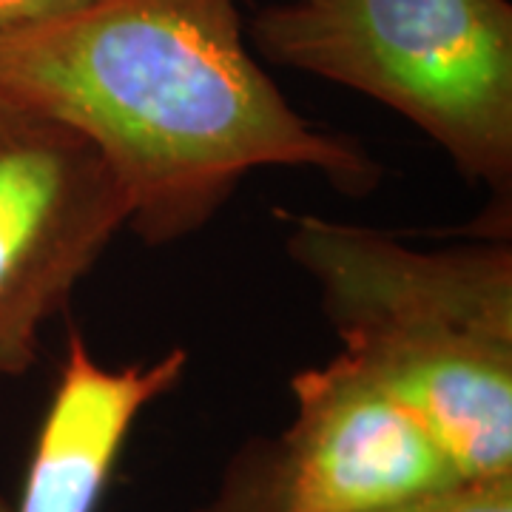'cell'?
<instances>
[{
	"label": "cell",
	"instance_id": "obj_1",
	"mask_svg": "<svg viewBox=\"0 0 512 512\" xmlns=\"http://www.w3.org/2000/svg\"><path fill=\"white\" fill-rule=\"evenodd\" d=\"M0 94L74 128L126 188L151 248L194 237L262 168L367 197L384 168L293 109L248 43L242 0H92L0 32Z\"/></svg>",
	"mask_w": 512,
	"mask_h": 512
},
{
	"label": "cell",
	"instance_id": "obj_4",
	"mask_svg": "<svg viewBox=\"0 0 512 512\" xmlns=\"http://www.w3.org/2000/svg\"><path fill=\"white\" fill-rule=\"evenodd\" d=\"M291 421L245 441L191 512H393L458 484L402 404L345 353L291 376Z\"/></svg>",
	"mask_w": 512,
	"mask_h": 512
},
{
	"label": "cell",
	"instance_id": "obj_9",
	"mask_svg": "<svg viewBox=\"0 0 512 512\" xmlns=\"http://www.w3.org/2000/svg\"><path fill=\"white\" fill-rule=\"evenodd\" d=\"M0 512H12V504L3 498V493H0Z\"/></svg>",
	"mask_w": 512,
	"mask_h": 512
},
{
	"label": "cell",
	"instance_id": "obj_7",
	"mask_svg": "<svg viewBox=\"0 0 512 512\" xmlns=\"http://www.w3.org/2000/svg\"><path fill=\"white\" fill-rule=\"evenodd\" d=\"M393 512H512V476L490 481H458L436 495Z\"/></svg>",
	"mask_w": 512,
	"mask_h": 512
},
{
	"label": "cell",
	"instance_id": "obj_5",
	"mask_svg": "<svg viewBox=\"0 0 512 512\" xmlns=\"http://www.w3.org/2000/svg\"><path fill=\"white\" fill-rule=\"evenodd\" d=\"M128 217L126 188L83 134L0 94V384L35 367L46 325Z\"/></svg>",
	"mask_w": 512,
	"mask_h": 512
},
{
	"label": "cell",
	"instance_id": "obj_3",
	"mask_svg": "<svg viewBox=\"0 0 512 512\" xmlns=\"http://www.w3.org/2000/svg\"><path fill=\"white\" fill-rule=\"evenodd\" d=\"M254 55L410 120L495 205L512 194L510 0H279L245 23Z\"/></svg>",
	"mask_w": 512,
	"mask_h": 512
},
{
	"label": "cell",
	"instance_id": "obj_6",
	"mask_svg": "<svg viewBox=\"0 0 512 512\" xmlns=\"http://www.w3.org/2000/svg\"><path fill=\"white\" fill-rule=\"evenodd\" d=\"M188 362V350L171 348L148 365L106 367L72 328L12 512H97L128 433L183 382Z\"/></svg>",
	"mask_w": 512,
	"mask_h": 512
},
{
	"label": "cell",
	"instance_id": "obj_8",
	"mask_svg": "<svg viewBox=\"0 0 512 512\" xmlns=\"http://www.w3.org/2000/svg\"><path fill=\"white\" fill-rule=\"evenodd\" d=\"M92 0H0V32L60 18Z\"/></svg>",
	"mask_w": 512,
	"mask_h": 512
},
{
	"label": "cell",
	"instance_id": "obj_2",
	"mask_svg": "<svg viewBox=\"0 0 512 512\" xmlns=\"http://www.w3.org/2000/svg\"><path fill=\"white\" fill-rule=\"evenodd\" d=\"M279 217L339 353L419 421L461 481L512 476L510 237L424 251L356 222Z\"/></svg>",
	"mask_w": 512,
	"mask_h": 512
}]
</instances>
